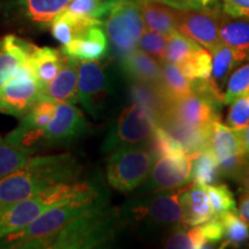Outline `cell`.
I'll return each mask as SVG.
<instances>
[{
	"instance_id": "22",
	"label": "cell",
	"mask_w": 249,
	"mask_h": 249,
	"mask_svg": "<svg viewBox=\"0 0 249 249\" xmlns=\"http://www.w3.org/2000/svg\"><path fill=\"white\" fill-rule=\"evenodd\" d=\"M62 60H64V52L61 50L51 49L48 46L34 48L28 59V65L35 74L40 88V93L58 75L62 66Z\"/></svg>"
},
{
	"instance_id": "38",
	"label": "cell",
	"mask_w": 249,
	"mask_h": 249,
	"mask_svg": "<svg viewBox=\"0 0 249 249\" xmlns=\"http://www.w3.org/2000/svg\"><path fill=\"white\" fill-rule=\"evenodd\" d=\"M169 37L170 36L158 33V31L147 30L143 33L141 39L139 42L138 49L147 52L148 54L152 55L158 61L164 62Z\"/></svg>"
},
{
	"instance_id": "7",
	"label": "cell",
	"mask_w": 249,
	"mask_h": 249,
	"mask_svg": "<svg viewBox=\"0 0 249 249\" xmlns=\"http://www.w3.org/2000/svg\"><path fill=\"white\" fill-rule=\"evenodd\" d=\"M71 0H0V29L35 34L45 31Z\"/></svg>"
},
{
	"instance_id": "37",
	"label": "cell",
	"mask_w": 249,
	"mask_h": 249,
	"mask_svg": "<svg viewBox=\"0 0 249 249\" xmlns=\"http://www.w3.org/2000/svg\"><path fill=\"white\" fill-rule=\"evenodd\" d=\"M249 93V64L239 67L227 82L226 91L224 93V104H231L235 99Z\"/></svg>"
},
{
	"instance_id": "31",
	"label": "cell",
	"mask_w": 249,
	"mask_h": 249,
	"mask_svg": "<svg viewBox=\"0 0 249 249\" xmlns=\"http://www.w3.org/2000/svg\"><path fill=\"white\" fill-rule=\"evenodd\" d=\"M179 67L191 81L210 80L213 75V55L209 50L202 46Z\"/></svg>"
},
{
	"instance_id": "14",
	"label": "cell",
	"mask_w": 249,
	"mask_h": 249,
	"mask_svg": "<svg viewBox=\"0 0 249 249\" xmlns=\"http://www.w3.org/2000/svg\"><path fill=\"white\" fill-rule=\"evenodd\" d=\"M219 105L213 99L193 92L186 97L167 102L161 113L158 114L157 121L160 118H167L186 126L208 128L218 120Z\"/></svg>"
},
{
	"instance_id": "29",
	"label": "cell",
	"mask_w": 249,
	"mask_h": 249,
	"mask_svg": "<svg viewBox=\"0 0 249 249\" xmlns=\"http://www.w3.org/2000/svg\"><path fill=\"white\" fill-rule=\"evenodd\" d=\"M219 36L224 44L241 50L249 55V22L240 20L220 22Z\"/></svg>"
},
{
	"instance_id": "5",
	"label": "cell",
	"mask_w": 249,
	"mask_h": 249,
	"mask_svg": "<svg viewBox=\"0 0 249 249\" xmlns=\"http://www.w3.org/2000/svg\"><path fill=\"white\" fill-rule=\"evenodd\" d=\"M108 203L105 186L80 197L71 198L46 210L33 223L0 239L2 249H34L39 241L49 238L87 211Z\"/></svg>"
},
{
	"instance_id": "44",
	"label": "cell",
	"mask_w": 249,
	"mask_h": 249,
	"mask_svg": "<svg viewBox=\"0 0 249 249\" xmlns=\"http://www.w3.org/2000/svg\"><path fill=\"white\" fill-rule=\"evenodd\" d=\"M240 180L242 187L245 188L246 192H249V160H247V163L245 164V166L242 167V170L239 173L238 178Z\"/></svg>"
},
{
	"instance_id": "16",
	"label": "cell",
	"mask_w": 249,
	"mask_h": 249,
	"mask_svg": "<svg viewBox=\"0 0 249 249\" xmlns=\"http://www.w3.org/2000/svg\"><path fill=\"white\" fill-rule=\"evenodd\" d=\"M219 24L217 15L208 8H177V27L179 33L195 40L209 51L222 43L219 36Z\"/></svg>"
},
{
	"instance_id": "11",
	"label": "cell",
	"mask_w": 249,
	"mask_h": 249,
	"mask_svg": "<svg viewBox=\"0 0 249 249\" xmlns=\"http://www.w3.org/2000/svg\"><path fill=\"white\" fill-rule=\"evenodd\" d=\"M208 147L216 156L222 176L238 178L249 160L244 145V129L232 128L220 123L219 119L213 121Z\"/></svg>"
},
{
	"instance_id": "33",
	"label": "cell",
	"mask_w": 249,
	"mask_h": 249,
	"mask_svg": "<svg viewBox=\"0 0 249 249\" xmlns=\"http://www.w3.org/2000/svg\"><path fill=\"white\" fill-rule=\"evenodd\" d=\"M147 145L154 156L155 160L167 155L186 154L181 143L160 124L156 126L151 138L147 142Z\"/></svg>"
},
{
	"instance_id": "36",
	"label": "cell",
	"mask_w": 249,
	"mask_h": 249,
	"mask_svg": "<svg viewBox=\"0 0 249 249\" xmlns=\"http://www.w3.org/2000/svg\"><path fill=\"white\" fill-rule=\"evenodd\" d=\"M117 0H71L66 11L83 17L101 18L107 15Z\"/></svg>"
},
{
	"instance_id": "28",
	"label": "cell",
	"mask_w": 249,
	"mask_h": 249,
	"mask_svg": "<svg viewBox=\"0 0 249 249\" xmlns=\"http://www.w3.org/2000/svg\"><path fill=\"white\" fill-rule=\"evenodd\" d=\"M166 248L172 249H201L208 248L207 240L200 225H182L173 229L164 242Z\"/></svg>"
},
{
	"instance_id": "27",
	"label": "cell",
	"mask_w": 249,
	"mask_h": 249,
	"mask_svg": "<svg viewBox=\"0 0 249 249\" xmlns=\"http://www.w3.org/2000/svg\"><path fill=\"white\" fill-rule=\"evenodd\" d=\"M220 176L222 173L219 164L216 156L209 148L204 149L193 157L192 181L204 186L217 185Z\"/></svg>"
},
{
	"instance_id": "43",
	"label": "cell",
	"mask_w": 249,
	"mask_h": 249,
	"mask_svg": "<svg viewBox=\"0 0 249 249\" xmlns=\"http://www.w3.org/2000/svg\"><path fill=\"white\" fill-rule=\"evenodd\" d=\"M239 216L249 224V192H246V194L242 196L239 205Z\"/></svg>"
},
{
	"instance_id": "8",
	"label": "cell",
	"mask_w": 249,
	"mask_h": 249,
	"mask_svg": "<svg viewBox=\"0 0 249 249\" xmlns=\"http://www.w3.org/2000/svg\"><path fill=\"white\" fill-rule=\"evenodd\" d=\"M155 163L148 145H129L108 154L107 179L108 185L121 193H130L147 180Z\"/></svg>"
},
{
	"instance_id": "3",
	"label": "cell",
	"mask_w": 249,
	"mask_h": 249,
	"mask_svg": "<svg viewBox=\"0 0 249 249\" xmlns=\"http://www.w3.org/2000/svg\"><path fill=\"white\" fill-rule=\"evenodd\" d=\"M120 209L104 204L76 217L34 249H91L107 247L123 229Z\"/></svg>"
},
{
	"instance_id": "9",
	"label": "cell",
	"mask_w": 249,
	"mask_h": 249,
	"mask_svg": "<svg viewBox=\"0 0 249 249\" xmlns=\"http://www.w3.org/2000/svg\"><path fill=\"white\" fill-rule=\"evenodd\" d=\"M157 114L154 110L132 103L124 107L112 123L102 144V151H111L129 145L147 144L157 126Z\"/></svg>"
},
{
	"instance_id": "13",
	"label": "cell",
	"mask_w": 249,
	"mask_h": 249,
	"mask_svg": "<svg viewBox=\"0 0 249 249\" xmlns=\"http://www.w3.org/2000/svg\"><path fill=\"white\" fill-rule=\"evenodd\" d=\"M193 157L187 154L167 155L158 158L150 174L140 186L139 193H151L176 189L192 181Z\"/></svg>"
},
{
	"instance_id": "18",
	"label": "cell",
	"mask_w": 249,
	"mask_h": 249,
	"mask_svg": "<svg viewBox=\"0 0 249 249\" xmlns=\"http://www.w3.org/2000/svg\"><path fill=\"white\" fill-rule=\"evenodd\" d=\"M35 46L14 34L0 37V88L27 64Z\"/></svg>"
},
{
	"instance_id": "40",
	"label": "cell",
	"mask_w": 249,
	"mask_h": 249,
	"mask_svg": "<svg viewBox=\"0 0 249 249\" xmlns=\"http://www.w3.org/2000/svg\"><path fill=\"white\" fill-rule=\"evenodd\" d=\"M226 123L235 129H245L249 124V93L233 102Z\"/></svg>"
},
{
	"instance_id": "17",
	"label": "cell",
	"mask_w": 249,
	"mask_h": 249,
	"mask_svg": "<svg viewBox=\"0 0 249 249\" xmlns=\"http://www.w3.org/2000/svg\"><path fill=\"white\" fill-rule=\"evenodd\" d=\"M40 98H49L55 103L79 102V60L64 53L62 66L58 75L40 93Z\"/></svg>"
},
{
	"instance_id": "25",
	"label": "cell",
	"mask_w": 249,
	"mask_h": 249,
	"mask_svg": "<svg viewBox=\"0 0 249 249\" xmlns=\"http://www.w3.org/2000/svg\"><path fill=\"white\" fill-rule=\"evenodd\" d=\"M213 55V75L211 80L218 88H222L230 73L239 64L249 59V55L241 50L234 49L224 43H219L216 48L211 50Z\"/></svg>"
},
{
	"instance_id": "2",
	"label": "cell",
	"mask_w": 249,
	"mask_h": 249,
	"mask_svg": "<svg viewBox=\"0 0 249 249\" xmlns=\"http://www.w3.org/2000/svg\"><path fill=\"white\" fill-rule=\"evenodd\" d=\"M129 81L114 57L79 61V103L93 119L113 114L127 99Z\"/></svg>"
},
{
	"instance_id": "6",
	"label": "cell",
	"mask_w": 249,
	"mask_h": 249,
	"mask_svg": "<svg viewBox=\"0 0 249 249\" xmlns=\"http://www.w3.org/2000/svg\"><path fill=\"white\" fill-rule=\"evenodd\" d=\"M104 186L99 178H90L83 181L65 183L31 196L26 200L0 210V239L33 223L46 210L71 198L80 197L97 191Z\"/></svg>"
},
{
	"instance_id": "39",
	"label": "cell",
	"mask_w": 249,
	"mask_h": 249,
	"mask_svg": "<svg viewBox=\"0 0 249 249\" xmlns=\"http://www.w3.org/2000/svg\"><path fill=\"white\" fill-rule=\"evenodd\" d=\"M57 104L58 103L52 101V99L40 98L34 104L29 113H27L24 117L36 126L45 128L54 116Z\"/></svg>"
},
{
	"instance_id": "12",
	"label": "cell",
	"mask_w": 249,
	"mask_h": 249,
	"mask_svg": "<svg viewBox=\"0 0 249 249\" xmlns=\"http://www.w3.org/2000/svg\"><path fill=\"white\" fill-rule=\"evenodd\" d=\"M40 99V88L28 62L0 88V113L22 118Z\"/></svg>"
},
{
	"instance_id": "15",
	"label": "cell",
	"mask_w": 249,
	"mask_h": 249,
	"mask_svg": "<svg viewBox=\"0 0 249 249\" xmlns=\"http://www.w3.org/2000/svg\"><path fill=\"white\" fill-rule=\"evenodd\" d=\"M45 129L50 148L65 147L80 141L88 133L89 124L74 104L58 103L54 116Z\"/></svg>"
},
{
	"instance_id": "10",
	"label": "cell",
	"mask_w": 249,
	"mask_h": 249,
	"mask_svg": "<svg viewBox=\"0 0 249 249\" xmlns=\"http://www.w3.org/2000/svg\"><path fill=\"white\" fill-rule=\"evenodd\" d=\"M144 28L138 2L135 0H117L105 22L112 57L121 60L138 49Z\"/></svg>"
},
{
	"instance_id": "45",
	"label": "cell",
	"mask_w": 249,
	"mask_h": 249,
	"mask_svg": "<svg viewBox=\"0 0 249 249\" xmlns=\"http://www.w3.org/2000/svg\"><path fill=\"white\" fill-rule=\"evenodd\" d=\"M244 145L246 152H247V155L249 156V124L244 129Z\"/></svg>"
},
{
	"instance_id": "34",
	"label": "cell",
	"mask_w": 249,
	"mask_h": 249,
	"mask_svg": "<svg viewBox=\"0 0 249 249\" xmlns=\"http://www.w3.org/2000/svg\"><path fill=\"white\" fill-rule=\"evenodd\" d=\"M30 155L13 147L0 135V178L14 172L29 160Z\"/></svg>"
},
{
	"instance_id": "4",
	"label": "cell",
	"mask_w": 249,
	"mask_h": 249,
	"mask_svg": "<svg viewBox=\"0 0 249 249\" xmlns=\"http://www.w3.org/2000/svg\"><path fill=\"white\" fill-rule=\"evenodd\" d=\"M185 186L167 191L140 193L119 208L124 227H130L141 235L177 229L183 224L181 194Z\"/></svg>"
},
{
	"instance_id": "26",
	"label": "cell",
	"mask_w": 249,
	"mask_h": 249,
	"mask_svg": "<svg viewBox=\"0 0 249 249\" xmlns=\"http://www.w3.org/2000/svg\"><path fill=\"white\" fill-rule=\"evenodd\" d=\"M158 86L167 102L192 95V81L187 77L178 65L161 62V76Z\"/></svg>"
},
{
	"instance_id": "41",
	"label": "cell",
	"mask_w": 249,
	"mask_h": 249,
	"mask_svg": "<svg viewBox=\"0 0 249 249\" xmlns=\"http://www.w3.org/2000/svg\"><path fill=\"white\" fill-rule=\"evenodd\" d=\"M222 5L229 17L249 20V0H222Z\"/></svg>"
},
{
	"instance_id": "35",
	"label": "cell",
	"mask_w": 249,
	"mask_h": 249,
	"mask_svg": "<svg viewBox=\"0 0 249 249\" xmlns=\"http://www.w3.org/2000/svg\"><path fill=\"white\" fill-rule=\"evenodd\" d=\"M209 195L213 217H220L231 211H236L234 196L225 185H209L205 186Z\"/></svg>"
},
{
	"instance_id": "30",
	"label": "cell",
	"mask_w": 249,
	"mask_h": 249,
	"mask_svg": "<svg viewBox=\"0 0 249 249\" xmlns=\"http://www.w3.org/2000/svg\"><path fill=\"white\" fill-rule=\"evenodd\" d=\"M217 218L222 220L224 227V239L222 242V247H226V246H240L248 240L249 224L246 223L236 213V211H231V213H227Z\"/></svg>"
},
{
	"instance_id": "32",
	"label": "cell",
	"mask_w": 249,
	"mask_h": 249,
	"mask_svg": "<svg viewBox=\"0 0 249 249\" xmlns=\"http://www.w3.org/2000/svg\"><path fill=\"white\" fill-rule=\"evenodd\" d=\"M201 48L202 46L195 40L177 31L169 37L165 61L172 62V64L180 66Z\"/></svg>"
},
{
	"instance_id": "23",
	"label": "cell",
	"mask_w": 249,
	"mask_h": 249,
	"mask_svg": "<svg viewBox=\"0 0 249 249\" xmlns=\"http://www.w3.org/2000/svg\"><path fill=\"white\" fill-rule=\"evenodd\" d=\"M5 140L11 145L30 156L50 148L46 129L30 123L26 117L21 118L17 128L9 132Z\"/></svg>"
},
{
	"instance_id": "21",
	"label": "cell",
	"mask_w": 249,
	"mask_h": 249,
	"mask_svg": "<svg viewBox=\"0 0 249 249\" xmlns=\"http://www.w3.org/2000/svg\"><path fill=\"white\" fill-rule=\"evenodd\" d=\"M119 65L126 79L140 82L157 83L161 76V62L142 50L136 49L121 59Z\"/></svg>"
},
{
	"instance_id": "24",
	"label": "cell",
	"mask_w": 249,
	"mask_h": 249,
	"mask_svg": "<svg viewBox=\"0 0 249 249\" xmlns=\"http://www.w3.org/2000/svg\"><path fill=\"white\" fill-rule=\"evenodd\" d=\"M141 11L143 21L148 30L158 31L171 36L178 31L177 8L156 0H135Z\"/></svg>"
},
{
	"instance_id": "1",
	"label": "cell",
	"mask_w": 249,
	"mask_h": 249,
	"mask_svg": "<svg viewBox=\"0 0 249 249\" xmlns=\"http://www.w3.org/2000/svg\"><path fill=\"white\" fill-rule=\"evenodd\" d=\"M82 164L71 154L31 156L23 166L0 178V210L53 187L80 180Z\"/></svg>"
},
{
	"instance_id": "20",
	"label": "cell",
	"mask_w": 249,
	"mask_h": 249,
	"mask_svg": "<svg viewBox=\"0 0 249 249\" xmlns=\"http://www.w3.org/2000/svg\"><path fill=\"white\" fill-rule=\"evenodd\" d=\"M181 204L185 225H200L213 218L207 188L201 183L193 181L185 186L181 194Z\"/></svg>"
},
{
	"instance_id": "19",
	"label": "cell",
	"mask_w": 249,
	"mask_h": 249,
	"mask_svg": "<svg viewBox=\"0 0 249 249\" xmlns=\"http://www.w3.org/2000/svg\"><path fill=\"white\" fill-rule=\"evenodd\" d=\"M110 43L102 24L90 27L86 33L74 38L70 44L62 46L65 54L81 61L101 60L108 54Z\"/></svg>"
},
{
	"instance_id": "42",
	"label": "cell",
	"mask_w": 249,
	"mask_h": 249,
	"mask_svg": "<svg viewBox=\"0 0 249 249\" xmlns=\"http://www.w3.org/2000/svg\"><path fill=\"white\" fill-rule=\"evenodd\" d=\"M171 7L178 9H202L209 8L216 0H156Z\"/></svg>"
}]
</instances>
